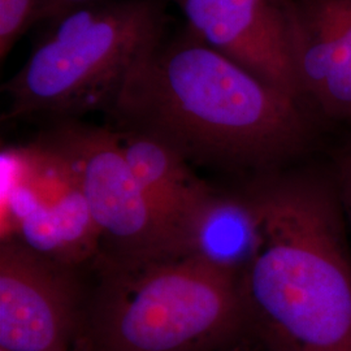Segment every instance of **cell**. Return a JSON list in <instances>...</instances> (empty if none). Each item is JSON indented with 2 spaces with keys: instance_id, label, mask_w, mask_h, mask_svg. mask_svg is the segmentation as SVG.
<instances>
[{
  "instance_id": "15",
  "label": "cell",
  "mask_w": 351,
  "mask_h": 351,
  "mask_svg": "<svg viewBox=\"0 0 351 351\" xmlns=\"http://www.w3.org/2000/svg\"><path fill=\"white\" fill-rule=\"evenodd\" d=\"M336 188L339 191V201L345 213L346 224L351 233V143L339 156V164L335 173Z\"/></svg>"
},
{
  "instance_id": "7",
  "label": "cell",
  "mask_w": 351,
  "mask_h": 351,
  "mask_svg": "<svg viewBox=\"0 0 351 351\" xmlns=\"http://www.w3.org/2000/svg\"><path fill=\"white\" fill-rule=\"evenodd\" d=\"M75 268L56 263L14 237L0 246V348L71 351L80 339L85 300Z\"/></svg>"
},
{
  "instance_id": "17",
  "label": "cell",
  "mask_w": 351,
  "mask_h": 351,
  "mask_svg": "<svg viewBox=\"0 0 351 351\" xmlns=\"http://www.w3.org/2000/svg\"><path fill=\"white\" fill-rule=\"evenodd\" d=\"M71 351H81L80 350V349H78V348H77V346H75V348H73V349H72V350Z\"/></svg>"
},
{
  "instance_id": "13",
  "label": "cell",
  "mask_w": 351,
  "mask_h": 351,
  "mask_svg": "<svg viewBox=\"0 0 351 351\" xmlns=\"http://www.w3.org/2000/svg\"><path fill=\"white\" fill-rule=\"evenodd\" d=\"M36 0H0V60L30 30Z\"/></svg>"
},
{
  "instance_id": "12",
  "label": "cell",
  "mask_w": 351,
  "mask_h": 351,
  "mask_svg": "<svg viewBox=\"0 0 351 351\" xmlns=\"http://www.w3.org/2000/svg\"><path fill=\"white\" fill-rule=\"evenodd\" d=\"M314 107L328 119L351 121V14L341 33L330 75Z\"/></svg>"
},
{
  "instance_id": "16",
  "label": "cell",
  "mask_w": 351,
  "mask_h": 351,
  "mask_svg": "<svg viewBox=\"0 0 351 351\" xmlns=\"http://www.w3.org/2000/svg\"><path fill=\"white\" fill-rule=\"evenodd\" d=\"M233 351H247V348H239V349H236V350Z\"/></svg>"
},
{
  "instance_id": "2",
  "label": "cell",
  "mask_w": 351,
  "mask_h": 351,
  "mask_svg": "<svg viewBox=\"0 0 351 351\" xmlns=\"http://www.w3.org/2000/svg\"><path fill=\"white\" fill-rule=\"evenodd\" d=\"M247 190L259 215L239 277L249 346L351 351L350 232L335 177L281 168Z\"/></svg>"
},
{
  "instance_id": "3",
  "label": "cell",
  "mask_w": 351,
  "mask_h": 351,
  "mask_svg": "<svg viewBox=\"0 0 351 351\" xmlns=\"http://www.w3.org/2000/svg\"><path fill=\"white\" fill-rule=\"evenodd\" d=\"M81 351H233L249 348L239 278L188 254L95 258Z\"/></svg>"
},
{
  "instance_id": "10",
  "label": "cell",
  "mask_w": 351,
  "mask_h": 351,
  "mask_svg": "<svg viewBox=\"0 0 351 351\" xmlns=\"http://www.w3.org/2000/svg\"><path fill=\"white\" fill-rule=\"evenodd\" d=\"M259 215L246 189L220 193L213 189L190 216L180 239V254L199 258L239 278L258 243Z\"/></svg>"
},
{
  "instance_id": "14",
  "label": "cell",
  "mask_w": 351,
  "mask_h": 351,
  "mask_svg": "<svg viewBox=\"0 0 351 351\" xmlns=\"http://www.w3.org/2000/svg\"><path fill=\"white\" fill-rule=\"evenodd\" d=\"M88 1L91 0H36L30 30L43 27L64 13L69 12Z\"/></svg>"
},
{
  "instance_id": "11",
  "label": "cell",
  "mask_w": 351,
  "mask_h": 351,
  "mask_svg": "<svg viewBox=\"0 0 351 351\" xmlns=\"http://www.w3.org/2000/svg\"><path fill=\"white\" fill-rule=\"evenodd\" d=\"M295 64L302 101L314 106L330 75L351 0H293Z\"/></svg>"
},
{
  "instance_id": "6",
  "label": "cell",
  "mask_w": 351,
  "mask_h": 351,
  "mask_svg": "<svg viewBox=\"0 0 351 351\" xmlns=\"http://www.w3.org/2000/svg\"><path fill=\"white\" fill-rule=\"evenodd\" d=\"M8 237L56 263L77 268L101 252V230L63 159L40 141L1 154ZM4 239V237H3Z\"/></svg>"
},
{
  "instance_id": "18",
  "label": "cell",
  "mask_w": 351,
  "mask_h": 351,
  "mask_svg": "<svg viewBox=\"0 0 351 351\" xmlns=\"http://www.w3.org/2000/svg\"><path fill=\"white\" fill-rule=\"evenodd\" d=\"M0 351H10V350H7V349H3V348H0Z\"/></svg>"
},
{
  "instance_id": "8",
  "label": "cell",
  "mask_w": 351,
  "mask_h": 351,
  "mask_svg": "<svg viewBox=\"0 0 351 351\" xmlns=\"http://www.w3.org/2000/svg\"><path fill=\"white\" fill-rule=\"evenodd\" d=\"M185 26L265 84L302 101L293 0H169Z\"/></svg>"
},
{
  "instance_id": "5",
  "label": "cell",
  "mask_w": 351,
  "mask_h": 351,
  "mask_svg": "<svg viewBox=\"0 0 351 351\" xmlns=\"http://www.w3.org/2000/svg\"><path fill=\"white\" fill-rule=\"evenodd\" d=\"M38 141L72 172L108 252L129 258L178 255L171 230L141 188L112 128L60 120Z\"/></svg>"
},
{
  "instance_id": "4",
  "label": "cell",
  "mask_w": 351,
  "mask_h": 351,
  "mask_svg": "<svg viewBox=\"0 0 351 351\" xmlns=\"http://www.w3.org/2000/svg\"><path fill=\"white\" fill-rule=\"evenodd\" d=\"M169 0H91L42 27L1 86L4 120L78 119L111 107L139 58L171 27Z\"/></svg>"
},
{
  "instance_id": "9",
  "label": "cell",
  "mask_w": 351,
  "mask_h": 351,
  "mask_svg": "<svg viewBox=\"0 0 351 351\" xmlns=\"http://www.w3.org/2000/svg\"><path fill=\"white\" fill-rule=\"evenodd\" d=\"M113 132L141 188L171 230L180 254L182 230L213 188L195 175L193 165L180 152L163 141L133 130Z\"/></svg>"
},
{
  "instance_id": "1",
  "label": "cell",
  "mask_w": 351,
  "mask_h": 351,
  "mask_svg": "<svg viewBox=\"0 0 351 351\" xmlns=\"http://www.w3.org/2000/svg\"><path fill=\"white\" fill-rule=\"evenodd\" d=\"M111 128L163 141L191 165L262 175L310 146L307 107L265 84L186 26L168 32L126 75Z\"/></svg>"
}]
</instances>
